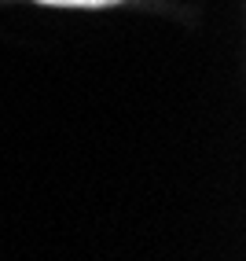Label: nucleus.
Listing matches in <instances>:
<instances>
[{
    "mask_svg": "<svg viewBox=\"0 0 246 261\" xmlns=\"http://www.w3.org/2000/svg\"><path fill=\"white\" fill-rule=\"evenodd\" d=\"M37 4H51V8H114L121 0H37Z\"/></svg>",
    "mask_w": 246,
    "mask_h": 261,
    "instance_id": "f257e3e1",
    "label": "nucleus"
}]
</instances>
